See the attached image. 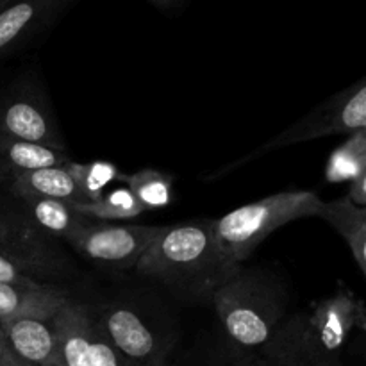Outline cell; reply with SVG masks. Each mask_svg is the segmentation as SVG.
<instances>
[{
  "label": "cell",
  "instance_id": "cell-1",
  "mask_svg": "<svg viewBox=\"0 0 366 366\" xmlns=\"http://www.w3.org/2000/svg\"><path fill=\"white\" fill-rule=\"evenodd\" d=\"M238 268L218 243L214 220L161 227L136 263V272L143 277L197 299L213 295Z\"/></svg>",
  "mask_w": 366,
  "mask_h": 366
},
{
  "label": "cell",
  "instance_id": "cell-2",
  "mask_svg": "<svg viewBox=\"0 0 366 366\" xmlns=\"http://www.w3.org/2000/svg\"><path fill=\"white\" fill-rule=\"evenodd\" d=\"M211 299L227 335L245 349L267 347L282 325L281 290L257 272L239 267Z\"/></svg>",
  "mask_w": 366,
  "mask_h": 366
},
{
  "label": "cell",
  "instance_id": "cell-3",
  "mask_svg": "<svg viewBox=\"0 0 366 366\" xmlns=\"http://www.w3.org/2000/svg\"><path fill=\"white\" fill-rule=\"evenodd\" d=\"M324 207L315 192L275 193L214 220V234L225 256L239 267L272 232L290 222L322 217Z\"/></svg>",
  "mask_w": 366,
  "mask_h": 366
},
{
  "label": "cell",
  "instance_id": "cell-4",
  "mask_svg": "<svg viewBox=\"0 0 366 366\" xmlns=\"http://www.w3.org/2000/svg\"><path fill=\"white\" fill-rule=\"evenodd\" d=\"M366 129V75L350 88L343 89L329 102L322 104L318 109L307 114L295 127L288 129L261 147L256 156L264 152H272L275 149H282L293 143L310 142V139L325 138V136H350L354 132Z\"/></svg>",
  "mask_w": 366,
  "mask_h": 366
},
{
  "label": "cell",
  "instance_id": "cell-5",
  "mask_svg": "<svg viewBox=\"0 0 366 366\" xmlns=\"http://www.w3.org/2000/svg\"><path fill=\"white\" fill-rule=\"evenodd\" d=\"M159 225L89 222L88 227L70 243L79 254L114 268L136 267L150 243L159 234Z\"/></svg>",
  "mask_w": 366,
  "mask_h": 366
},
{
  "label": "cell",
  "instance_id": "cell-6",
  "mask_svg": "<svg viewBox=\"0 0 366 366\" xmlns=\"http://www.w3.org/2000/svg\"><path fill=\"white\" fill-rule=\"evenodd\" d=\"M61 366H122L120 356L82 304L71 300L56 315Z\"/></svg>",
  "mask_w": 366,
  "mask_h": 366
},
{
  "label": "cell",
  "instance_id": "cell-7",
  "mask_svg": "<svg viewBox=\"0 0 366 366\" xmlns=\"http://www.w3.org/2000/svg\"><path fill=\"white\" fill-rule=\"evenodd\" d=\"M310 338L324 352L336 356L356 329L366 331V306L349 288L340 286L332 295L302 315Z\"/></svg>",
  "mask_w": 366,
  "mask_h": 366
},
{
  "label": "cell",
  "instance_id": "cell-8",
  "mask_svg": "<svg viewBox=\"0 0 366 366\" xmlns=\"http://www.w3.org/2000/svg\"><path fill=\"white\" fill-rule=\"evenodd\" d=\"M0 134L66 152L61 129L43 99L16 95L0 102Z\"/></svg>",
  "mask_w": 366,
  "mask_h": 366
},
{
  "label": "cell",
  "instance_id": "cell-9",
  "mask_svg": "<svg viewBox=\"0 0 366 366\" xmlns=\"http://www.w3.org/2000/svg\"><path fill=\"white\" fill-rule=\"evenodd\" d=\"M77 0H11L0 11V57L24 49Z\"/></svg>",
  "mask_w": 366,
  "mask_h": 366
},
{
  "label": "cell",
  "instance_id": "cell-10",
  "mask_svg": "<svg viewBox=\"0 0 366 366\" xmlns=\"http://www.w3.org/2000/svg\"><path fill=\"white\" fill-rule=\"evenodd\" d=\"M99 325L120 360L136 366L157 363L156 336L134 311L111 307L104 313Z\"/></svg>",
  "mask_w": 366,
  "mask_h": 366
},
{
  "label": "cell",
  "instance_id": "cell-11",
  "mask_svg": "<svg viewBox=\"0 0 366 366\" xmlns=\"http://www.w3.org/2000/svg\"><path fill=\"white\" fill-rule=\"evenodd\" d=\"M54 318H13L0 322L11 349L24 366H61L59 335Z\"/></svg>",
  "mask_w": 366,
  "mask_h": 366
},
{
  "label": "cell",
  "instance_id": "cell-12",
  "mask_svg": "<svg viewBox=\"0 0 366 366\" xmlns=\"http://www.w3.org/2000/svg\"><path fill=\"white\" fill-rule=\"evenodd\" d=\"M71 302L64 290L46 282H0V322L13 318H54Z\"/></svg>",
  "mask_w": 366,
  "mask_h": 366
},
{
  "label": "cell",
  "instance_id": "cell-13",
  "mask_svg": "<svg viewBox=\"0 0 366 366\" xmlns=\"http://www.w3.org/2000/svg\"><path fill=\"white\" fill-rule=\"evenodd\" d=\"M264 350L275 366H340L336 356L310 338L302 315L282 324Z\"/></svg>",
  "mask_w": 366,
  "mask_h": 366
},
{
  "label": "cell",
  "instance_id": "cell-14",
  "mask_svg": "<svg viewBox=\"0 0 366 366\" xmlns=\"http://www.w3.org/2000/svg\"><path fill=\"white\" fill-rule=\"evenodd\" d=\"M24 206V218L43 234L57 236L71 243L89 225V218L82 217L71 204L49 199H18Z\"/></svg>",
  "mask_w": 366,
  "mask_h": 366
},
{
  "label": "cell",
  "instance_id": "cell-15",
  "mask_svg": "<svg viewBox=\"0 0 366 366\" xmlns=\"http://www.w3.org/2000/svg\"><path fill=\"white\" fill-rule=\"evenodd\" d=\"M70 161L68 152L0 134V182L4 184H9L13 179L29 172L49 167H64Z\"/></svg>",
  "mask_w": 366,
  "mask_h": 366
},
{
  "label": "cell",
  "instance_id": "cell-16",
  "mask_svg": "<svg viewBox=\"0 0 366 366\" xmlns=\"http://www.w3.org/2000/svg\"><path fill=\"white\" fill-rule=\"evenodd\" d=\"M66 164L29 172V174L13 179L7 186L16 199L61 200V202L71 204V206L82 204L84 199L71 179Z\"/></svg>",
  "mask_w": 366,
  "mask_h": 366
},
{
  "label": "cell",
  "instance_id": "cell-17",
  "mask_svg": "<svg viewBox=\"0 0 366 366\" xmlns=\"http://www.w3.org/2000/svg\"><path fill=\"white\" fill-rule=\"evenodd\" d=\"M336 229L352 250L357 267L366 279V211L350 202L347 197L325 202L322 217Z\"/></svg>",
  "mask_w": 366,
  "mask_h": 366
},
{
  "label": "cell",
  "instance_id": "cell-18",
  "mask_svg": "<svg viewBox=\"0 0 366 366\" xmlns=\"http://www.w3.org/2000/svg\"><path fill=\"white\" fill-rule=\"evenodd\" d=\"M118 181L131 189L145 211L163 209L174 202V177L154 168H142L134 174H120Z\"/></svg>",
  "mask_w": 366,
  "mask_h": 366
},
{
  "label": "cell",
  "instance_id": "cell-19",
  "mask_svg": "<svg viewBox=\"0 0 366 366\" xmlns=\"http://www.w3.org/2000/svg\"><path fill=\"white\" fill-rule=\"evenodd\" d=\"M366 170V129L347 136L345 142L336 147L325 164V181L329 184L352 182Z\"/></svg>",
  "mask_w": 366,
  "mask_h": 366
},
{
  "label": "cell",
  "instance_id": "cell-20",
  "mask_svg": "<svg viewBox=\"0 0 366 366\" xmlns=\"http://www.w3.org/2000/svg\"><path fill=\"white\" fill-rule=\"evenodd\" d=\"M74 209L86 218H97L100 222L113 220H129V218L139 217L147 213L142 204L136 200L129 188H117L104 193L102 199L95 202L75 204Z\"/></svg>",
  "mask_w": 366,
  "mask_h": 366
},
{
  "label": "cell",
  "instance_id": "cell-21",
  "mask_svg": "<svg viewBox=\"0 0 366 366\" xmlns=\"http://www.w3.org/2000/svg\"><path fill=\"white\" fill-rule=\"evenodd\" d=\"M66 168L75 184H77L84 202H95V200L102 199L107 186L113 184L120 177L118 167H114L113 163H107V161H95V163L70 161Z\"/></svg>",
  "mask_w": 366,
  "mask_h": 366
},
{
  "label": "cell",
  "instance_id": "cell-22",
  "mask_svg": "<svg viewBox=\"0 0 366 366\" xmlns=\"http://www.w3.org/2000/svg\"><path fill=\"white\" fill-rule=\"evenodd\" d=\"M0 282H9V285H34V282L41 281L32 279L16 259H13L9 254L0 250Z\"/></svg>",
  "mask_w": 366,
  "mask_h": 366
},
{
  "label": "cell",
  "instance_id": "cell-23",
  "mask_svg": "<svg viewBox=\"0 0 366 366\" xmlns=\"http://www.w3.org/2000/svg\"><path fill=\"white\" fill-rule=\"evenodd\" d=\"M347 199H349L354 206L366 207V170L356 179V181L350 182Z\"/></svg>",
  "mask_w": 366,
  "mask_h": 366
},
{
  "label": "cell",
  "instance_id": "cell-24",
  "mask_svg": "<svg viewBox=\"0 0 366 366\" xmlns=\"http://www.w3.org/2000/svg\"><path fill=\"white\" fill-rule=\"evenodd\" d=\"M0 366H24V363L18 360L16 354L11 349L9 340H7L2 325H0Z\"/></svg>",
  "mask_w": 366,
  "mask_h": 366
},
{
  "label": "cell",
  "instance_id": "cell-25",
  "mask_svg": "<svg viewBox=\"0 0 366 366\" xmlns=\"http://www.w3.org/2000/svg\"><path fill=\"white\" fill-rule=\"evenodd\" d=\"M149 2L156 7H161V9H172V7L181 6L182 0H149Z\"/></svg>",
  "mask_w": 366,
  "mask_h": 366
},
{
  "label": "cell",
  "instance_id": "cell-26",
  "mask_svg": "<svg viewBox=\"0 0 366 366\" xmlns=\"http://www.w3.org/2000/svg\"><path fill=\"white\" fill-rule=\"evenodd\" d=\"M9 2H11V0H0V11H2L4 7H6Z\"/></svg>",
  "mask_w": 366,
  "mask_h": 366
},
{
  "label": "cell",
  "instance_id": "cell-27",
  "mask_svg": "<svg viewBox=\"0 0 366 366\" xmlns=\"http://www.w3.org/2000/svg\"><path fill=\"white\" fill-rule=\"evenodd\" d=\"M145 366H164V365H159V363H152V365H145Z\"/></svg>",
  "mask_w": 366,
  "mask_h": 366
},
{
  "label": "cell",
  "instance_id": "cell-28",
  "mask_svg": "<svg viewBox=\"0 0 366 366\" xmlns=\"http://www.w3.org/2000/svg\"><path fill=\"white\" fill-rule=\"evenodd\" d=\"M363 209H365V211H366V207H363Z\"/></svg>",
  "mask_w": 366,
  "mask_h": 366
}]
</instances>
